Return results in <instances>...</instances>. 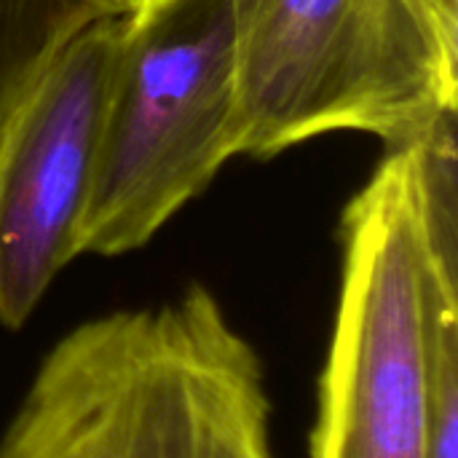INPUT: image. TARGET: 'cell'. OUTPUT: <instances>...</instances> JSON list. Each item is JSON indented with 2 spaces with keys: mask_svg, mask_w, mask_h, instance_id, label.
<instances>
[{
  "mask_svg": "<svg viewBox=\"0 0 458 458\" xmlns=\"http://www.w3.org/2000/svg\"><path fill=\"white\" fill-rule=\"evenodd\" d=\"M0 458H276L260 354L207 287L89 319L38 365Z\"/></svg>",
  "mask_w": 458,
  "mask_h": 458,
  "instance_id": "cell-1",
  "label": "cell"
},
{
  "mask_svg": "<svg viewBox=\"0 0 458 458\" xmlns=\"http://www.w3.org/2000/svg\"><path fill=\"white\" fill-rule=\"evenodd\" d=\"M233 156L327 131L392 145L458 110V0H233Z\"/></svg>",
  "mask_w": 458,
  "mask_h": 458,
  "instance_id": "cell-2",
  "label": "cell"
},
{
  "mask_svg": "<svg viewBox=\"0 0 458 458\" xmlns=\"http://www.w3.org/2000/svg\"><path fill=\"white\" fill-rule=\"evenodd\" d=\"M341 298L311 458H427L437 333L458 314V258L429 225L416 145H392L341 220Z\"/></svg>",
  "mask_w": 458,
  "mask_h": 458,
  "instance_id": "cell-3",
  "label": "cell"
},
{
  "mask_svg": "<svg viewBox=\"0 0 458 458\" xmlns=\"http://www.w3.org/2000/svg\"><path fill=\"white\" fill-rule=\"evenodd\" d=\"M233 0H148L123 13L78 255L148 244L233 156Z\"/></svg>",
  "mask_w": 458,
  "mask_h": 458,
  "instance_id": "cell-4",
  "label": "cell"
},
{
  "mask_svg": "<svg viewBox=\"0 0 458 458\" xmlns=\"http://www.w3.org/2000/svg\"><path fill=\"white\" fill-rule=\"evenodd\" d=\"M123 13L75 35L0 137V325L19 330L78 258Z\"/></svg>",
  "mask_w": 458,
  "mask_h": 458,
  "instance_id": "cell-5",
  "label": "cell"
},
{
  "mask_svg": "<svg viewBox=\"0 0 458 458\" xmlns=\"http://www.w3.org/2000/svg\"><path fill=\"white\" fill-rule=\"evenodd\" d=\"M118 0H0V137L51 62Z\"/></svg>",
  "mask_w": 458,
  "mask_h": 458,
  "instance_id": "cell-6",
  "label": "cell"
},
{
  "mask_svg": "<svg viewBox=\"0 0 458 458\" xmlns=\"http://www.w3.org/2000/svg\"><path fill=\"white\" fill-rule=\"evenodd\" d=\"M427 458H458V314L437 333V403Z\"/></svg>",
  "mask_w": 458,
  "mask_h": 458,
  "instance_id": "cell-7",
  "label": "cell"
},
{
  "mask_svg": "<svg viewBox=\"0 0 458 458\" xmlns=\"http://www.w3.org/2000/svg\"><path fill=\"white\" fill-rule=\"evenodd\" d=\"M118 3H121V8H123V11L129 13V11H134V8H140V5H145L148 0H118Z\"/></svg>",
  "mask_w": 458,
  "mask_h": 458,
  "instance_id": "cell-8",
  "label": "cell"
}]
</instances>
